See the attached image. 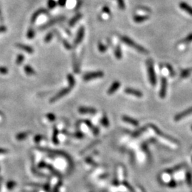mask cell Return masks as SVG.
I'll return each mask as SVG.
<instances>
[{
	"mask_svg": "<svg viewBox=\"0 0 192 192\" xmlns=\"http://www.w3.org/2000/svg\"><path fill=\"white\" fill-rule=\"evenodd\" d=\"M120 40L123 42L124 44H127V46H130V47L133 48L134 49H135L138 51V52L141 53V54H148V51H147L146 48H145L143 46H140V44H137L135 41H133L132 39H130L128 37H126V36H122L120 37Z\"/></svg>",
	"mask_w": 192,
	"mask_h": 192,
	"instance_id": "obj_1",
	"label": "cell"
},
{
	"mask_svg": "<svg viewBox=\"0 0 192 192\" xmlns=\"http://www.w3.org/2000/svg\"><path fill=\"white\" fill-rule=\"evenodd\" d=\"M147 71H148L149 81H150L152 85L155 86L156 83H157V79H156L155 71V69H154V65H153L152 61L149 59V60L147 61Z\"/></svg>",
	"mask_w": 192,
	"mask_h": 192,
	"instance_id": "obj_2",
	"label": "cell"
},
{
	"mask_svg": "<svg viewBox=\"0 0 192 192\" xmlns=\"http://www.w3.org/2000/svg\"><path fill=\"white\" fill-rule=\"evenodd\" d=\"M104 75V73L103 71H93V72H90L86 73V75H83V80L86 81H90V80L98 79V78H102Z\"/></svg>",
	"mask_w": 192,
	"mask_h": 192,
	"instance_id": "obj_3",
	"label": "cell"
},
{
	"mask_svg": "<svg viewBox=\"0 0 192 192\" xmlns=\"http://www.w3.org/2000/svg\"><path fill=\"white\" fill-rule=\"evenodd\" d=\"M71 88L69 87V88H63V89H62L61 90L60 92L58 93L56 95H55V96L53 97V98L51 99L50 100V102L51 103H54L55 102V101L58 100H59V99L62 98V97H63L64 96H66V94H68L69 92H70Z\"/></svg>",
	"mask_w": 192,
	"mask_h": 192,
	"instance_id": "obj_4",
	"label": "cell"
},
{
	"mask_svg": "<svg viewBox=\"0 0 192 192\" xmlns=\"http://www.w3.org/2000/svg\"><path fill=\"white\" fill-rule=\"evenodd\" d=\"M64 19H65L64 16H60V17L54 19H51V21H49V22H48L46 23V24L43 25V26H41V27H40V29L43 30V29H46V28H48V27H50V26H53V25L56 24V23L62 22V21H63Z\"/></svg>",
	"mask_w": 192,
	"mask_h": 192,
	"instance_id": "obj_5",
	"label": "cell"
},
{
	"mask_svg": "<svg viewBox=\"0 0 192 192\" xmlns=\"http://www.w3.org/2000/svg\"><path fill=\"white\" fill-rule=\"evenodd\" d=\"M191 114H192V107H190V108L185 110L184 111L181 112V113H179L178 115H176L174 117V120L175 121H179V120H181L182 118L187 117V116L191 115Z\"/></svg>",
	"mask_w": 192,
	"mask_h": 192,
	"instance_id": "obj_6",
	"label": "cell"
},
{
	"mask_svg": "<svg viewBox=\"0 0 192 192\" xmlns=\"http://www.w3.org/2000/svg\"><path fill=\"white\" fill-rule=\"evenodd\" d=\"M84 33H85V29H84L83 26H81V28L79 29L76 38H75V45H78V44L81 43L82 40H83L84 38Z\"/></svg>",
	"mask_w": 192,
	"mask_h": 192,
	"instance_id": "obj_7",
	"label": "cell"
},
{
	"mask_svg": "<svg viewBox=\"0 0 192 192\" xmlns=\"http://www.w3.org/2000/svg\"><path fill=\"white\" fill-rule=\"evenodd\" d=\"M161 89H160L159 92V96L162 98H164L166 96V86H167V81L165 78H163L162 79V83H161Z\"/></svg>",
	"mask_w": 192,
	"mask_h": 192,
	"instance_id": "obj_8",
	"label": "cell"
},
{
	"mask_svg": "<svg viewBox=\"0 0 192 192\" xmlns=\"http://www.w3.org/2000/svg\"><path fill=\"white\" fill-rule=\"evenodd\" d=\"M124 92H125L127 94L132 95V96L138 97V98H141V97L143 96L142 93L140 92V90L134 89V88H127L126 89L124 90Z\"/></svg>",
	"mask_w": 192,
	"mask_h": 192,
	"instance_id": "obj_9",
	"label": "cell"
},
{
	"mask_svg": "<svg viewBox=\"0 0 192 192\" xmlns=\"http://www.w3.org/2000/svg\"><path fill=\"white\" fill-rule=\"evenodd\" d=\"M179 7H180V9L187 12V14H189V15L192 16V7L187 3L184 2H181L179 4Z\"/></svg>",
	"mask_w": 192,
	"mask_h": 192,
	"instance_id": "obj_10",
	"label": "cell"
},
{
	"mask_svg": "<svg viewBox=\"0 0 192 192\" xmlns=\"http://www.w3.org/2000/svg\"><path fill=\"white\" fill-rule=\"evenodd\" d=\"M151 127L154 130H155V132L158 134V135L161 136V137H162V138H164L167 139V140H170L171 142H173V143H175V144H176V143H177V142H176V140H174V139H172V138H169V136H166V134H164V133H162V132H160V130H159V129H158L157 127H155V126H154V125H151Z\"/></svg>",
	"mask_w": 192,
	"mask_h": 192,
	"instance_id": "obj_11",
	"label": "cell"
},
{
	"mask_svg": "<svg viewBox=\"0 0 192 192\" xmlns=\"http://www.w3.org/2000/svg\"><path fill=\"white\" fill-rule=\"evenodd\" d=\"M48 11L47 10H46L45 9H40L39 10H37V12H34V14H33L32 16H31V22L32 23H34L35 21L37 20V19L39 17V15H41V14H48Z\"/></svg>",
	"mask_w": 192,
	"mask_h": 192,
	"instance_id": "obj_12",
	"label": "cell"
},
{
	"mask_svg": "<svg viewBox=\"0 0 192 192\" xmlns=\"http://www.w3.org/2000/svg\"><path fill=\"white\" fill-rule=\"evenodd\" d=\"M16 47H18L20 49L24 50L25 52L28 53V54H33V49L32 47L31 46L25 45V44H16Z\"/></svg>",
	"mask_w": 192,
	"mask_h": 192,
	"instance_id": "obj_13",
	"label": "cell"
},
{
	"mask_svg": "<svg viewBox=\"0 0 192 192\" xmlns=\"http://www.w3.org/2000/svg\"><path fill=\"white\" fill-rule=\"evenodd\" d=\"M79 111L82 114H94L96 113V110L93 107H80Z\"/></svg>",
	"mask_w": 192,
	"mask_h": 192,
	"instance_id": "obj_14",
	"label": "cell"
},
{
	"mask_svg": "<svg viewBox=\"0 0 192 192\" xmlns=\"http://www.w3.org/2000/svg\"><path fill=\"white\" fill-rule=\"evenodd\" d=\"M149 19V16L146 15H136L133 17V20L134 22L138 23V24H140V23H142L145 22V21Z\"/></svg>",
	"mask_w": 192,
	"mask_h": 192,
	"instance_id": "obj_15",
	"label": "cell"
},
{
	"mask_svg": "<svg viewBox=\"0 0 192 192\" xmlns=\"http://www.w3.org/2000/svg\"><path fill=\"white\" fill-rule=\"evenodd\" d=\"M122 120H123V121L127 122V123L129 124H131L133 126H138L139 124L138 120L134 119V118L128 117V116H123V117H122Z\"/></svg>",
	"mask_w": 192,
	"mask_h": 192,
	"instance_id": "obj_16",
	"label": "cell"
},
{
	"mask_svg": "<svg viewBox=\"0 0 192 192\" xmlns=\"http://www.w3.org/2000/svg\"><path fill=\"white\" fill-rule=\"evenodd\" d=\"M120 82L115 81L113 84H112V86H110V88H109V90H107V93L110 95L114 93H115L116 90L120 88Z\"/></svg>",
	"mask_w": 192,
	"mask_h": 192,
	"instance_id": "obj_17",
	"label": "cell"
},
{
	"mask_svg": "<svg viewBox=\"0 0 192 192\" xmlns=\"http://www.w3.org/2000/svg\"><path fill=\"white\" fill-rule=\"evenodd\" d=\"M81 16H82L81 14H78L75 16H73V17L70 20V22H69V26H74V25L76 24V22H78V21H79L80 19H81Z\"/></svg>",
	"mask_w": 192,
	"mask_h": 192,
	"instance_id": "obj_18",
	"label": "cell"
},
{
	"mask_svg": "<svg viewBox=\"0 0 192 192\" xmlns=\"http://www.w3.org/2000/svg\"><path fill=\"white\" fill-rule=\"evenodd\" d=\"M114 54H115V56L117 59H121L122 57V53L121 48H120V46H117L116 48H115V51H114Z\"/></svg>",
	"mask_w": 192,
	"mask_h": 192,
	"instance_id": "obj_19",
	"label": "cell"
},
{
	"mask_svg": "<svg viewBox=\"0 0 192 192\" xmlns=\"http://www.w3.org/2000/svg\"><path fill=\"white\" fill-rule=\"evenodd\" d=\"M31 132H21V133L18 134L16 136V139L18 140H25L27 137H28V135L29 134H30Z\"/></svg>",
	"mask_w": 192,
	"mask_h": 192,
	"instance_id": "obj_20",
	"label": "cell"
},
{
	"mask_svg": "<svg viewBox=\"0 0 192 192\" xmlns=\"http://www.w3.org/2000/svg\"><path fill=\"white\" fill-rule=\"evenodd\" d=\"M24 71L29 75L35 74V71L30 66H29V65H26V66H24Z\"/></svg>",
	"mask_w": 192,
	"mask_h": 192,
	"instance_id": "obj_21",
	"label": "cell"
},
{
	"mask_svg": "<svg viewBox=\"0 0 192 192\" xmlns=\"http://www.w3.org/2000/svg\"><path fill=\"white\" fill-rule=\"evenodd\" d=\"M67 79H68V81L69 83V86H70V88H72L74 87L75 81V79L73 78V76L71 74H68V76H67Z\"/></svg>",
	"mask_w": 192,
	"mask_h": 192,
	"instance_id": "obj_22",
	"label": "cell"
},
{
	"mask_svg": "<svg viewBox=\"0 0 192 192\" xmlns=\"http://www.w3.org/2000/svg\"><path fill=\"white\" fill-rule=\"evenodd\" d=\"M191 42H192V33H189V34L187 36V37H186L184 39H183V40H181V43L189 44V43H191Z\"/></svg>",
	"mask_w": 192,
	"mask_h": 192,
	"instance_id": "obj_23",
	"label": "cell"
},
{
	"mask_svg": "<svg viewBox=\"0 0 192 192\" xmlns=\"http://www.w3.org/2000/svg\"><path fill=\"white\" fill-rule=\"evenodd\" d=\"M192 71V69H185L183 70L181 73V78H187L191 74V72Z\"/></svg>",
	"mask_w": 192,
	"mask_h": 192,
	"instance_id": "obj_24",
	"label": "cell"
},
{
	"mask_svg": "<svg viewBox=\"0 0 192 192\" xmlns=\"http://www.w3.org/2000/svg\"><path fill=\"white\" fill-rule=\"evenodd\" d=\"M58 130L56 129V127H54V134H53V142H54V144H58Z\"/></svg>",
	"mask_w": 192,
	"mask_h": 192,
	"instance_id": "obj_25",
	"label": "cell"
},
{
	"mask_svg": "<svg viewBox=\"0 0 192 192\" xmlns=\"http://www.w3.org/2000/svg\"><path fill=\"white\" fill-rule=\"evenodd\" d=\"M26 37H27V38H29V39H33V38L35 37V31L32 28L29 29L28 31H27Z\"/></svg>",
	"mask_w": 192,
	"mask_h": 192,
	"instance_id": "obj_26",
	"label": "cell"
},
{
	"mask_svg": "<svg viewBox=\"0 0 192 192\" xmlns=\"http://www.w3.org/2000/svg\"><path fill=\"white\" fill-rule=\"evenodd\" d=\"M16 183L14 181H9L7 183V187L9 190L13 189L14 188L16 187Z\"/></svg>",
	"mask_w": 192,
	"mask_h": 192,
	"instance_id": "obj_27",
	"label": "cell"
},
{
	"mask_svg": "<svg viewBox=\"0 0 192 192\" xmlns=\"http://www.w3.org/2000/svg\"><path fill=\"white\" fill-rule=\"evenodd\" d=\"M24 61V56L22 54H19L16 58V63L17 65H21L23 63V61Z\"/></svg>",
	"mask_w": 192,
	"mask_h": 192,
	"instance_id": "obj_28",
	"label": "cell"
},
{
	"mask_svg": "<svg viewBox=\"0 0 192 192\" xmlns=\"http://www.w3.org/2000/svg\"><path fill=\"white\" fill-rule=\"evenodd\" d=\"M53 37H54V34H53V33H51V32L48 33V34L46 36L45 38H44V42H46V43H49V42L51 41Z\"/></svg>",
	"mask_w": 192,
	"mask_h": 192,
	"instance_id": "obj_29",
	"label": "cell"
},
{
	"mask_svg": "<svg viewBox=\"0 0 192 192\" xmlns=\"http://www.w3.org/2000/svg\"><path fill=\"white\" fill-rule=\"evenodd\" d=\"M57 5V2L55 0H48V6L49 9H54V8Z\"/></svg>",
	"mask_w": 192,
	"mask_h": 192,
	"instance_id": "obj_30",
	"label": "cell"
},
{
	"mask_svg": "<svg viewBox=\"0 0 192 192\" xmlns=\"http://www.w3.org/2000/svg\"><path fill=\"white\" fill-rule=\"evenodd\" d=\"M98 50L100 51L101 53H104L107 50V46L104 45L103 43H99L98 44Z\"/></svg>",
	"mask_w": 192,
	"mask_h": 192,
	"instance_id": "obj_31",
	"label": "cell"
},
{
	"mask_svg": "<svg viewBox=\"0 0 192 192\" xmlns=\"http://www.w3.org/2000/svg\"><path fill=\"white\" fill-rule=\"evenodd\" d=\"M117 4H118V7L120 9L124 10L125 9V3H124V0H117Z\"/></svg>",
	"mask_w": 192,
	"mask_h": 192,
	"instance_id": "obj_32",
	"label": "cell"
},
{
	"mask_svg": "<svg viewBox=\"0 0 192 192\" xmlns=\"http://www.w3.org/2000/svg\"><path fill=\"white\" fill-rule=\"evenodd\" d=\"M187 181L189 186L192 185V176L190 172L187 173Z\"/></svg>",
	"mask_w": 192,
	"mask_h": 192,
	"instance_id": "obj_33",
	"label": "cell"
},
{
	"mask_svg": "<svg viewBox=\"0 0 192 192\" xmlns=\"http://www.w3.org/2000/svg\"><path fill=\"white\" fill-rule=\"evenodd\" d=\"M101 123H102L105 127H107L109 125V121H108V120H107V118L105 117V116H104V117L102 118V120H101Z\"/></svg>",
	"mask_w": 192,
	"mask_h": 192,
	"instance_id": "obj_34",
	"label": "cell"
},
{
	"mask_svg": "<svg viewBox=\"0 0 192 192\" xmlns=\"http://www.w3.org/2000/svg\"><path fill=\"white\" fill-rule=\"evenodd\" d=\"M8 72H9V70H8L7 68H6V67L0 66V73H1V74L6 75V74H7Z\"/></svg>",
	"mask_w": 192,
	"mask_h": 192,
	"instance_id": "obj_35",
	"label": "cell"
},
{
	"mask_svg": "<svg viewBox=\"0 0 192 192\" xmlns=\"http://www.w3.org/2000/svg\"><path fill=\"white\" fill-rule=\"evenodd\" d=\"M103 12L107 14H110V9L107 6H104L103 8Z\"/></svg>",
	"mask_w": 192,
	"mask_h": 192,
	"instance_id": "obj_36",
	"label": "cell"
},
{
	"mask_svg": "<svg viewBox=\"0 0 192 192\" xmlns=\"http://www.w3.org/2000/svg\"><path fill=\"white\" fill-rule=\"evenodd\" d=\"M67 2V0H58L57 4L61 7H64Z\"/></svg>",
	"mask_w": 192,
	"mask_h": 192,
	"instance_id": "obj_37",
	"label": "cell"
},
{
	"mask_svg": "<svg viewBox=\"0 0 192 192\" xmlns=\"http://www.w3.org/2000/svg\"><path fill=\"white\" fill-rule=\"evenodd\" d=\"M46 117H47V118L50 120V121H54V120H55V118H56V117H55V115H54V114H52V113L48 114V115H46Z\"/></svg>",
	"mask_w": 192,
	"mask_h": 192,
	"instance_id": "obj_38",
	"label": "cell"
},
{
	"mask_svg": "<svg viewBox=\"0 0 192 192\" xmlns=\"http://www.w3.org/2000/svg\"><path fill=\"white\" fill-rule=\"evenodd\" d=\"M44 138H43V136H41V135H37L34 138V139H33V140L35 141L37 143H39L40 141H41L42 139H43Z\"/></svg>",
	"mask_w": 192,
	"mask_h": 192,
	"instance_id": "obj_39",
	"label": "cell"
},
{
	"mask_svg": "<svg viewBox=\"0 0 192 192\" xmlns=\"http://www.w3.org/2000/svg\"><path fill=\"white\" fill-rule=\"evenodd\" d=\"M166 66H167V68H168V70L169 71V72H170V73H171V75H174V71H173L172 67V66H170L169 65H166Z\"/></svg>",
	"mask_w": 192,
	"mask_h": 192,
	"instance_id": "obj_40",
	"label": "cell"
},
{
	"mask_svg": "<svg viewBox=\"0 0 192 192\" xmlns=\"http://www.w3.org/2000/svg\"><path fill=\"white\" fill-rule=\"evenodd\" d=\"M7 152H9V150H7V149L0 148V155H4V154H6Z\"/></svg>",
	"mask_w": 192,
	"mask_h": 192,
	"instance_id": "obj_41",
	"label": "cell"
},
{
	"mask_svg": "<svg viewBox=\"0 0 192 192\" xmlns=\"http://www.w3.org/2000/svg\"><path fill=\"white\" fill-rule=\"evenodd\" d=\"M7 31V27L5 26H0V33H2V32H5Z\"/></svg>",
	"mask_w": 192,
	"mask_h": 192,
	"instance_id": "obj_42",
	"label": "cell"
},
{
	"mask_svg": "<svg viewBox=\"0 0 192 192\" xmlns=\"http://www.w3.org/2000/svg\"><path fill=\"white\" fill-rule=\"evenodd\" d=\"M74 135L76 137V138H83V134H82V133H81V132H77V133H75Z\"/></svg>",
	"mask_w": 192,
	"mask_h": 192,
	"instance_id": "obj_43",
	"label": "cell"
},
{
	"mask_svg": "<svg viewBox=\"0 0 192 192\" xmlns=\"http://www.w3.org/2000/svg\"><path fill=\"white\" fill-rule=\"evenodd\" d=\"M2 177L0 176V189H1V185H2Z\"/></svg>",
	"mask_w": 192,
	"mask_h": 192,
	"instance_id": "obj_44",
	"label": "cell"
},
{
	"mask_svg": "<svg viewBox=\"0 0 192 192\" xmlns=\"http://www.w3.org/2000/svg\"><path fill=\"white\" fill-rule=\"evenodd\" d=\"M191 130H192V127H191Z\"/></svg>",
	"mask_w": 192,
	"mask_h": 192,
	"instance_id": "obj_45",
	"label": "cell"
}]
</instances>
